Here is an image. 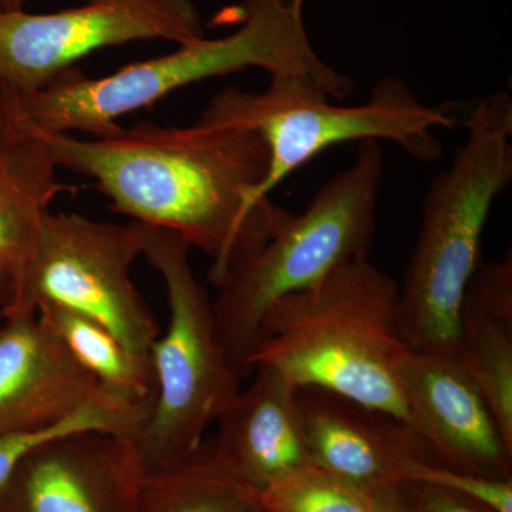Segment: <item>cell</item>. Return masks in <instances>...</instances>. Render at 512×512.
Listing matches in <instances>:
<instances>
[{
    "label": "cell",
    "instance_id": "3957f363",
    "mask_svg": "<svg viewBox=\"0 0 512 512\" xmlns=\"http://www.w3.org/2000/svg\"><path fill=\"white\" fill-rule=\"evenodd\" d=\"M410 350L399 284L359 258L272 305L249 369L271 367L293 387L328 390L410 426L399 377Z\"/></svg>",
    "mask_w": 512,
    "mask_h": 512
},
{
    "label": "cell",
    "instance_id": "d4e9b609",
    "mask_svg": "<svg viewBox=\"0 0 512 512\" xmlns=\"http://www.w3.org/2000/svg\"><path fill=\"white\" fill-rule=\"evenodd\" d=\"M10 298V282L5 269L0 266V315L8 305Z\"/></svg>",
    "mask_w": 512,
    "mask_h": 512
},
{
    "label": "cell",
    "instance_id": "484cf974",
    "mask_svg": "<svg viewBox=\"0 0 512 512\" xmlns=\"http://www.w3.org/2000/svg\"><path fill=\"white\" fill-rule=\"evenodd\" d=\"M9 144V130L6 124L5 116H3L2 107H0V160L5 154L6 147Z\"/></svg>",
    "mask_w": 512,
    "mask_h": 512
},
{
    "label": "cell",
    "instance_id": "2e32d148",
    "mask_svg": "<svg viewBox=\"0 0 512 512\" xmlns=\"http://www.w3.org/2000/svg\"><path fill=\"white\" fill-rule=\"evenodd\" d=\"M36 316L104 390L128 402H154L151 363L133 355L109 329L56 303H37Z\"/></svg>",
    "mask_w": 512,
    "mask_h": 512
},
{
    "label": "cell",
    "instance_id": "ac0fdd59",
    "mask_svg": "<svg viewBox=\"0 0 512 512\" xmlns=\"http://www.w3.org/2000/svg\"><path fill=\"white\" fill-rule=\"evenodd\" d=\"M456 357L512 450V329L464 301Z\"/></svg>",
    "mask_w": 512,
    "mask_h": 512
},
{
    "label": "cell",
    "instance_id": "52a82bcc",
    "mask_svg": "<svg viewBox=\"0 0 512 512\" xmlns=\"http://www.w3.org/2000/svg\"><path fill=\"white\" fill-rule=\"evenodd\" d=\"M329 99L318 84L278 74L262 92L227 87L200 119L252 128L264 138L269 170L259 198L268 197L323 150L348 141H392L416 160L434 163L443 156L434 131L456 124L451 104L427 106L399 77L377 80L359 106H339Z\"/></svg>",
    "mask_w": 512,
    "mask_h": 512
},
{
    "label": "cell",
    "instance_id": "9a60e30c",
    "mask_svg": "<svg viewBox=\"0 0 512 512\" xmlns=\"http://www.w3.org/2000/svg\"><path fill=\"white\" fill-rule=\"evenodd\" d=\"M45 138L10 134L0 160V266L10 298L0 318L36 315L33 272L49 204L62 191Z\"/></svg>",
    "mask_w": 512,
    "mask_h": 512
},
{
    "label": "cell",
    "instance_id": "4fadbf2b",
    "mask_svg": "<svg viewBox=\"0 0 512 512\" xmlns=\"http://www.w3.org/2000/svg\"><path fill=\"white\" fill-rule=\"evenodd\" d=\"M2 319L0 434L55 426L110 396L36 315Z\"/></svg>",
    "mask_w": 512,
    "mask_h": 512
},
{
    "label": "cell",
    "instance_id": "5b68a950",
    "mask_svg": "<svg viewBox=\"0 0 512 512\" xmlns=\"http://www.w3.org/2000/svg\"><path fill=\"white\" fill-rule=\"evenodd\" d=\"M383 173L379 141H360L355 163L326 181L302 214L289 212L265 247L222 286L212 301L215 330L239 380L251 375L249 357L274 303L369 258Z\"/></svg>",
    "mask_w": 512,
    "mask_h": 512
},
{
    "label": "cell",
    "instance_id": "f1b7e54d",
    "mask_svg": "<svg viewBox=\"0 0 512 512\" xmlns=\"http://www.w3.org/2000/svg\"><path fill=\"white\" fill-rule=\"evenodd\" d=\"M259 512H262V510H261V511H259Z\"/></svg>",
    "mask_w": 512,
    "mask_h": 512
},
{
    "label": "cell",
    "instance_id": "e0dca14e",
    "mask_svg": "<svg viewBox=\"0 0 512 512\" xmlns=\"http://www.w3.org/2000/svg\"><path fill=\"white\" fill-rule=\"evenodd\" d=\"M258 493L225 471L210 441L173 468L144 474L131 512H259Z\"/></svg>",
    "mask_w": 512,
    "mask_h": 512
},
{
    "label": "cell",
    "instance_id": "ba28073f",
    "mask_svg": "<svg viewBox=\"0 0 512 512\" xmlns=\"http://www.w3.org/2000/svg\"><path fill=\"white\" fill-rule=\"evenodd\" d=\"M141 252L138 222L109 224L47 212L33 272L35 303L50 302L96 320L133 355L150 360L160 335L131 281Z\"/></svg>",
    "mask_w": 512,
    "mask_h": 512
},
{
    "label": "cell",
    "instance_id": "6da1fadb",
    "mask_svg": "<svg viewBox=\"0 0 512 512\" xmlns=\"http://www.w3.org/2000/svg\"><path fill=\"white\" fill-rule=\"evenodd\" d=\"M45 138L57 167L92 178L114 211L170 229L211 256L221 289L272 238L289 211L259 198L269 150L252 128L198 120L138 123L103 137Z\"/></svg>",
    "mask_w": 512,
    "mask_h": 512
},
{
    "label": "cell",
    "instance_id": "603a6c76",
    "mask_svg": "<svg viewBox=\"0 0 512 512\" xmlns=\"http://www.w3.org/2000/svg\"><path fill=\"white\" fill-rule=\"evenodd\" d=\"M417 512H490L480 505L470 503L427 485H404Z\"/></svg>",
    "mask_w": 512,
    "mask_h": 512
},
{
    "label": "cell",
    "instance_id": "8fae6325",
    "mask_svg": "<svg viewBox=\"0 0 512 512\" xmlns=\"http://www.w3.org/2000/svg\"><path fill=\"white\" fill-rule=\"evenodd\" d=\"M410 427L441 466L511 478L512 450L456 355L410 350L400 365Z\"/></svg>",
    "mask_w": 512,
    "mask_h": 512
},
{
    "label": "cell",
    "instance_id": "7c38bea8",
    "mask_svg": "<svg viewBox=\"0 0 512 512\" xmlns=\"http://www.w3.org/2000/svg\"><path fill=\"white\" fill-rule=\"evenodd\" d=\"M303 437L313 466L365 490L402 485L413 458L437 463L426 441L402 420L318 389L295 387Z\"/></svg>",
    "mask_w": 512,
    "mask_h": 512
},
{
    "label": "cell",
    "instance_id": "44dd1931",
    "mask_svg": "<svg viewBox=\"0 0 512 512\" xmlns=\"http://www.w3.org/2000/svg\"><path fill=\"white\" fill-rule=\"evenodd\" d=\"M400 481L402 485L439 488L490 512H512L511 478L480 476L424 458H413L403 467Z\"/></svg>",
    "mask_w": 512,
    "mask_h": 512
},
{
    "label": "cell",
    "instance_id": "8992f818",
    "mask_svg": "<svg viewBox=\"0 0 512 512\" xmlns=\"http://www.w3.org/2000/svg\"><path fill=\"white\" fill-rule=\"evenodd\" d=\"M141 252L167 289L168 328L150 360L156 399L133 437L144 474L183 463L241 392L215 330L212 301L191 268V245L170 229L140 224Z\"/></svg>",
    "mask_w": 512,
    "mask_h": 512
},
{
    "label": "cell",
    "instance_id": "30bf717a",
    "mask_svg": "<svg viewBox=\"0 0 512 512\" xmlns=\"http://www.w3.org/2000/svg\"><path fill=\"white\" fill-rule=\"evenodd\" d=\"M143 477L130 437L67 434L20 463L0 512H131Z\"/></svg>",
    "mask_w": 512,
    "mask_h": 512
},
{
    "label": "cell",
    "instance_id": "ffe728a7",
    "mask_svg": "<svg viewBox=\"0 0 512 512\" xmlns=\"http://www.w3.org/2000/svg\"><path fill=\"white\" fill-rule=\"evenodd\" d=\"M262 512H376L375 493L311 466L258 493Z\"/></svg>",
    "mask_w": 512,
    "mask_h": 512
},
{
    "label": "cell",
    "instance_id": "5bb4252c",
    "mask_svg": "<svg viewBox=\"0 0 512 512\" xmlns=\"http://www.w3.org/2000/svg\"><path fill=\"white\" fill-rule=\"evenodd\" d=\"M248 389L217 419L212 456L256 493L311 466L295 387L271 367H256Z\"/></svg>",
    "mask_w": 512,
    "mask_h": 512
},
{
    "label": "cell",
    "instance_id": "7402d4cb",
    "mask_svg": "<svg viewBox=\"0 0 512 512\" xmlns=\"http://www.w3.org/2000/svg\"><path fill=\"white\" fill-rule=\"evenodd\" d=\"M464 301L495 322L512 329V254L478 266L468 282Z\"/></svg>",
    "mask_w": 512,
    "mask_h": 512
},
{
    "label": "cell",
    "instance_id": "d6986e66",
    "mask_svg": "<svg viewBox=\"0 0 512 512\" xmlns=\"http://www.w3.org/2000/svg\"><path fill=\"white\" fill-rule=\"evenodd\" d=\"M151 406V403L128 402L110 394L55 426L22 433L0 434V498L5 494L20 463L35 448L57 437L84 431H107L133 439L150 416Z\"/></svg>",
    "mask_w": 512,
    "mask_h": 512
},
{
    "label": "cell",
    "instance_id": "83f0119b",
    "mask_svg": "<svg viewBox=\"0 0 512 512\" xmlns=\"http://www.w3.org/2000/svg\"><path fill=\"white\" fill-rule=\"evenodd\" d=\"M0 10H3V9H2V6H0Z\"/></svg>",
    "mask_w": 512,
    "mask_h": 512
},
{
    "label": "cell",
    "instance_id": "cb8c5ba5",
    "mask_svg": "<svg viewBox=\"0 0 512 512\" xmlns=\"http://www.w3.org/2000/svg\"><path fill=\"white\" fill-rule=\"evenodd\" d=\"M376 512H417L404 485L375 491Z\"/></svg>",
    "mask_w": 512,
    "mask_h": 512
},
{
    "label": "cell",
    "instance_id": "7a4b0ae2",
    "mask_svg": "<svg viewBox=\"0 0 512 512\" xmlns=\"http://www.w3.org/2000/svg\"><path fill=\"white\" fill-rule=\"evenodd\" d=\"M305 0H245L242 25L218 39L204 36L181 43L168 55L120 69L109 76L86 77L76 69L36 92L0 87V107L10 133L50 137L86 133L103 137L117 120L151 106L192 83L245 69L269 76H293L318 84L330 99L345 100L353 82L330 67L313 49L305 20Z\"/></svg>",
    "mask_w": 512,
    "mask_h": 512
},
{
    "label": "cell",
    "instance_id": "277c9868",
    "mask_svg": "<svg viewBox=\"0 0 512 512\" xmlns=\"http://www.w3.org/2000/svg\"><path fill=\"white\" fill-rule=\"evenodd\" d=\"M467 140L431 181L419 241L400 288L404 335L412 350L456 355L468 282L480 266L491 207L512 180V100L477 101Z\"/></svg>",
    "mask_w": 512,
    "mask_h": 512
},
{
    "label": "cell",
    "instance_id": "4316f807",
    "mask_svg": "<svg viewBox=\"0 0 512 512\" xmlns=\"http://www.w3.org/2000/svg\"><path fill=\"white\" fill-rule=\"evenodd\" d=\"M28 0H0L3 10H22Z\"/></svg>",
    "mask_w": 512,
    "mask_h": 512
},
{
    "label": "cell",
    "instance_id": "9c48e42d",
    "mask_svg": "<svg viewBox=\"0 0 512 512\" xmlns=\"http://www.w3.org/2000/svg\"><path fill=\"white\" fill-rule=\"evenodd\" d=\"M204 36L194 0H87L52 13L0 10V87L36 92L103 47Z\"/></svg>",
    "mask_w": 512,
    "mask_h": 512
}]
</instances>
